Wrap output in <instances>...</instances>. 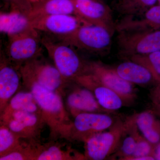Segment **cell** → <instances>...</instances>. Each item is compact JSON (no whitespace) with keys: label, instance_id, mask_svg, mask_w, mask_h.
Returning <instances> with one entry per match:
<instances>
[{"label":"cell","instance_id":"f1b7e54d","mask_svg":"<svg viewBox=\"0 0 160 160\" xmlns=\"http://www.w3.org/2000/svg\"><path fill=\"white\" fill-rule=\"evenodd\" d=\"M150 97L152 102L160 104V86L152 90Z\"/></svg>","mask_w":160,"mask_h":160},{"label":"cell","instance_id":"8fae6325","mask_svg":"<svg viewBox=\"0 0 160 160\" xmlns=\"http://www.w3.org/2000/svg\"><path fill=\"white\" fill-rule=\"evenodd\" d=\"M76 16L86 24L104 27L113 35L116 31L110 9L98 0H73Z\"/></svg>","mask_w":160,"mask_h":160},{"label":"cell","instance_id":"484cf974","mask_svg":"<svg viewBox=\"0 0 160 160\" xmlns=\"http://www.w3.org/2000/svg\"><path fill=\"white\" fill-rule=\"evenodd\" d=\"M38 144L24 141L20 147L9 154L1 157L0 160H34L36 147Z\"/></svg>","mask_w":160,"mask_h":160},{"label":"cell","instance_id":"ba28073f","mask_svg":"<svg viewBox=\"0 0 160 160\" xmlns=\"http://www.w3.org/2000/svg\"><path fill=\"white\" fill-rule=\"evenodd\" d=\"M113 114L101 112L78 114L70 126L68 140L84 142L92 136L109 129L119 118Z\"/></svg>","mask_w":160,"mask_h":160},{"label":"cell","instance_id":"f546056e","mask_svg":"<svg viewBox=\"0 0 160 160\" xmlns=\"http://www.w3.org/2000/svg\"><path fill=\"white\" fill-rule=\"evenodd\" d=\"M153 156L155 159L160 160V142L154 146Z\"/></svg>","mask_w":160,"mask_h":160},{"label":"cell","instance_id":"277c9868","mask_svg":"<svg viewBox=\"0 0 160 160\" xmlns=\"http://www.w3.org/2000/svg\"><path fill=\"white\" fill-rule=\"evenodd\" d=\"M112 36L109 30L102 26L83 24L71 34L56 38L74 48L102 56L110 50Z\"/></svg>","mask_w":160,"mask_h":160},{"label":"cell","instance_id":"6da1fadb","mask_svg":"<svg viewBox=\"0 0 160 160\" xmlns=\"http://www.w3.org/2000/svg\"><path fill=\"white\" fill-rule=\"evenodd\" d=\"M22 86L24 89L32 92L43 120L49 127L50 139L55 141L63 138L68 140L72 121L66 109L62 96L36 83H24Z\"/></svg>","mask_w":160,"mask_h":160},{"label":"cell","instance_id":"52a82bcc","mask_svg":"<svg viewBox=\"0 0 160 160\" xmlns=\"http://www.w3.org/2000/svg\"><path fill=\"white\" fill-rule=\"evenodd\" d=\"M119 55L128 59L135 55L160 51V30L118 32Z\"/></svg>","mask_w":160,"mask_h":160},{"label":"cell","instance_id":"9a60e30c","mask_svg":"<svg viewBox=\"0 0 160 160\" xmlns=\"http://www.w3.org/2000/svg\"><path fill=\"white\" fill-rule=\"evenodd\" d=\"M73 82L92 92L100 106L107 111L115 113L116 111L126 106L117 92L101 84L89 74L81 75Z\"/></svg>","mask_w":160,"mask_h":160},{"label":"cell","instance_id":"9c48e42d","mask_svg":"<svg viewBox=\"0 0 160 160\" xmlns=\"http://www.w3.org/2000/svg\"><path fill=\"white\" fill-rule=\"evenodd\" d=\"M84 73L90 75L101 84L117 92L126 106L134 102L137 98L133 84L122 78L114 68H111L102 62H87Z\"/></svg>","mask_w":160,"mask_h":160},{"label":"cell","instance_id":"ac0fdd59","mask_svg":"<svg viewBox=\"0 0 160 160\" xmlns=\"http://www.w3.org/2000/svg\"><path fill=\"white\" fill-rule=\"evenodd\" d=\"M34 29L26 15L15 10L0 13V31L8 38L21 34Z\"/></svg>","mask_w":160,"mask_h":160},{"label":"cell","instance_id":"4dcf8cb0","mask_svg":"<svg viewBox=\"0 0 160 160\" xmlns=\"http://www.w3.org/2000/svg\"><path fill=\"white\" fill-rule=\"evenodd\" d=\"M151 111L154 113H156L160 117V104L152 102V109Z\"/></svg>","mask_w":160,"mask_h":160},{"label":"cell","instance_id":"7a4b0ae2","mask_svg":"<svg viewBox=\"0 0 160 160\" xmlns=\"http://www.w3.org/2000/svg\"><path fill=\"white\" fill-rule=\"evenodd\" d=\"M42 43L67 83L73 82L76 78L85 73L87 61L81 58L74 47L47 35L42 37Z\"/></svg>","mask_w":160,"mask_h":160},{"label":"cell","instance_id":"836d02e7","mask_svg":"<svg viewBox=\"0 0 160 160\" xmlns=\"http://www.w3.org/2000/svg\"><path fill=\"white\" fill-rule=\"evenodd\" d=\"M29 1H30V2H31V0H29Z\"/></svg>","mask_w":160,"mask_h":160},{"label":"cell","instance_id":"1f68e13d","mask_svg":"<svg viewBox=\"0 0 160 160\" xmlns=\"http://www.w3.org/2000/svg\"><path fill=\"white\" fill-rule=\"evenodd\" d=\"M43 1V0H31L32 3L35 2H39V1Z\"/></svg>","mask_w":160,"mask_h":160},{"label":"cell","instance_id":"5bb4252c","mask_svg":"<svg viewBox=\"0 0 160 160\" xmlns=\"http://www.w3.org/2000/svg\"><path fill=\"white\" fill-rule=\"evenodd\" d=\"M22 86L19 69L12 64L3 52L0 58V114L12 98Z\"/></svg>","mask_w":160,"mask_h":160},{"label":"cell","instance_id":"cb8c5ba5","mask_svg":"<svg viewBox=\"0 0 160 160\" xmlns=\"http://www.w3.org/2000/svg\"><path fill=\"white\" fill-rule=\"evenodd\" d=\"M158 0H125L120 6L119 11L126 17L142 15L152 7Z\"/></svg>","mask_w":160,"mask_h":160},{"label":"cell","instance_id":"44dd1931","mask_svg":"<svg viewBox=\"0 0 160 160\" xmlns=\"http://www.w3.org/2000/svg\"><path fill=\"white\" fill-rule=\"evenodd\" d=\"M134 115L136 124L143 136L154 146L159 142L160 123L154 113L148 110Z\"/></svg>","mask_w":160,"mask_h":160},{"label":"cell","instance_id":"d6a6232c","mask_svg":"<svg viewBox=\"0 0 160 160\" xmlns=\"http://www.w3.org/2000/svg\"><path fill=\"white\" fill-rule=\"evenodd\" d=\"M158 1L159 3V5L160 6V0H158Z\"/></svg>","mask_w":160,"mask_h":160},{"label":"cell","instance_id":"ffe728a7","mask_svg":"<svg viewBox=\"0 0 160 160\" xmlns=\"http://www.w3.org/2000/svg\"><path fill=\"white\" fill-rule=\"evenodd\" d=\"M59 143L51 142L42 145L39 143L36 147L34 160H85L84 155L73 151L72 149L64 150Z\"/></svg>","mask_w":160,"mask_h":160},{"label":"cell","instance_id":"4fadbf2b","mask_svg":"<svg viewBox=\"0 0 160 160\" xmlns=\"http://www.w3.org/2000/svg\"><path fill=\"white\" fill-rule=\"evenodd\" d=\"M30 21L34 29L53 36L56 38L70 34L83 24H86L79 18L73 15L46 16L36 18Z\"/></svg>","mask_w":160,"mask_h":160},{"label":"cell","instance_id":"2e32d148","mask_svg":"<svg viewBox=\"0 0 160 160\" xmlns=\"http://www.w3.org/2000/svg\"><path fill=\"white\" fill-rule=\"evenodd\" d=\"M24 111L41 114L39 107L32 92L28 89L19 90L12 98L0 114V124H5L15 112Z\"/></svg>","mask_w":160,"mask_h":160},{"label":"cell","instance_id":"e575fe53","mask_svg":"<svg viewBox=\"0 0 160 160\" xmlns=\"http://www.w3.org/2000/svg\"><path fill=\"white\" fill-rule=\"evenodd\" d=\"M125 0H123V2H124V1H125Z\"/></svg>","mask_w":160,"mask_h":160},{"label":"cell","instance_id":"8992f818","mask_svg":"<svg viewBox=\"0 0 160 160\" xmlns=\"http://www.w3.org/2000/svg\"><path fill=\"white\" fill-rule=\"evenodd\" d=\"M40 32L33 29L8 38L6 55L18 68L25 63L42 56L43 45Z\"/></svg>","mask_w":160,"mask_h":160},{"label":"cell","instance_id":"e0dca14e","mask_svg":"<svg viewBox=\"0 0 160 160\" xmlns=\"http://www.w3.org/2000/svg\"><path fill=\"white\" fill-rule=\"evenodd\" d=\"M32 4V8L27 15L30 20L41 17L53 15L76 16L73 0H43Z\"/></svg>","mask_w":160,"mask_h":160},{"label":"cell","instance_id":"d4e9b609","mask_svg":"<svg viewBox=\"0 0 160 160\" xmlns=\"http://www.w3.org/2000/svg\"><path fill=\"white\" fill-rule=\"evenodd\" d=\"M128 60L142 65L150 72L154 79L160 81V51L133 56Z\"/></svg>","mask_w":160,"mask_h":160},{"label":"cell","instance_id":"d6986e66","mask_svg":"<svg viewBox=\"0 0 160 160\" xmlns=\"http://www.w3.org/2000/svg\"><path fill=\"white\" fill-rule=\"evenodd\" d=\"M114 69L122 78L132 84L146 86L154 79L147 68L131 60L120 63Z\"/></svg>","mask_w":160,"mask_h":160},{"label":"cell","instance_id":"603a6c76","mask_svg":"<svg viewBox=\"0 0 160 160\" xmlns=\"http://www.w3.org/2000/svg\"><path fill=\"white\" fill-rule=\"evenodd\" d=\"M23 141L6 125L0 124V157L17 149Z\"/></svg>","mask_w":160,"mask_h":160},{"label":"cell","instance_id":"3957f363","mask_svg":"<svg viewBox=\"0 0 160 160\" xmlns=\"http://www.w3.org/2000/svg\"><path fill=\"white\" fill-rule=\"evenodd\" d=\"M132 115L117 121L108 129L93 135L84 142L85 160H103L110 158L119 148L127 133L132 118Z\"/></svg>","mask_w":160,"mask_h":160},{"label":"cell","instance_id":"83f0119b","mask_svg":"<svg viewBox=\"0 0 160 160\" xmlns=\"http://www.w3.org/2000/svg\"><path fill=\"white\" fill-rule=\"evenodd\" d=\"M15 10L28 15L32 8V4L29 0H4Z\"/></svg>","mask_w":160,"mask_h":160},{"label":"cell","instance_id":"7c38bea8","mask_svg":"<svg viewBox=\"0 0 160 160\" xmlns=\"http://www.w3.org/2000/svg\"><path fill=\"white\" fill-rule=\"evenodd\" d=\"M69 91L65 90L66 109L73 118L83 112H101L115 114L104 109L98 102L94 95L89 89L74 82Z\"/></svg>","mask_w":160,"mask_h":160},{"label":"cell","instance_id":"30bf717a","mask_svg":"<svg viewBox=\"0 0 160 160\" xmlns=\"http://www.w3.org/2000/svg\"><path fill=\"white\" fill-rule=\"evenodd\" d=\"M4 125L21 139L32 144L41 143L40 138L46 123L41 115L24 111L15 112Z\"/></svg>","mask_w":160,"mask_h":160},{"label":"cell","instance_id":"5b68a950","mask_svg":"<svg viewBox=\"0 0 160 160\" xmlns=\"http://www.w3.org/2000/svg\"><path fill=\"white\" fill-rule=\"evenodd\" d=\"M22 84L34 83L63 96L69 83L64 79L54 64L43 58L42 56L29 61L20 66Z\"/></svg>","mask_w":160,"mask_h":160},{"label":"cell","instance_id":"7402d4cb","mask_svg":"<svg viewBox=\"0 0 160 160\" xmlns=\"http://www.w3.org/2000/svg\"><path fill=\"white\" fill-rule=\"evenodd\" d=\"M132 121L127 133L123 138L119 148L110 158L127 160L132 156L136 145V134L138 130L135 121V115H132Z\"/></svg>","mask_w":160,"mask_h":160},{"label":"cell","instance_id":"4316f807","mask_svg":"<svg viewBox=\"0 0 160 160\" xmlns=\"http://www.w3.org/2000/svg\"><path fill=\"white\" fill-rule=\"evenodd\" d=\"M154 147V145L146 139L142 135L140 134V132L138 129L136 134V145L134 153L132 156L127 160H133L135 158L142 157L153 156Z\"/></svg>","mask_w":160,"mask_h":160}]
</instances>
